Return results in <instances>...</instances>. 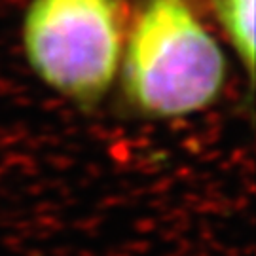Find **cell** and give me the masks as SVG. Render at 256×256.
I'll return each instance as SVG.
<instances>
[{"mask_svg":"<svg viewBox=\"0 0 256 256\" xmlns=\"http://www.w3.org/2000/svg\"><path fill=\"white\" fill-rule=\"evenodd\" d=\"M122 84L131 104L154 118L200 112L226 82V59L186 0H148L128 32Z\"/></svg>","mask_w":256,"mask_h":256,"instance_id":"1","label":"cell"},{"mask_svg":"<svg viewBox=\"0 0 256 256\" xmlns=\"http://www.w3.org/2000/svg\"><path fill=\"white\" fill-rule=\"evenodd\" d=\"M214 18L226 32L230 44L247 66L254 68V0H210Z\"/></svg>","mask_w":256,"mask_h":256,"instance_id":"3","label":"cell"},{"mask_svg":"<svg viewBox=\"0 0 256 256\" xmlns=\"http://www.w3.org/2000/svg\"><path fill=\"white\" fill-rule=\"evenodd\" d=\"M128 38V0H32L23 21L28 64L80 104L101 101Z\"/></svg>","mask_w":256,"mask_h":256,"instance_id":"2","label":"cell"}]
</instances>
